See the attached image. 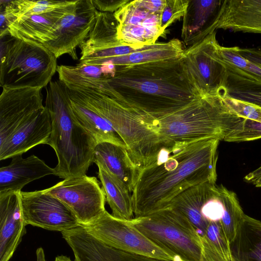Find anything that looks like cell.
<instances>
[{
    "label": "cell",
    "mask_w": 261,
    "mask_h": 261,
    "mask_svg": "<svg viewBox=\"0 0 261 261\" xmlns=\"http://www.w3.org/2000/svg\"><path fill=\"white\" fill-rule=\"evenodd\" d=\"M220 140L196 141L170 152L142 169L132 198L135 218L166 208L186 190L195 185L217 180L218 147Z\"/></svg>",
    "instance_id": "obj_1"
},
{
    "label": "cell",
    "mask_w": 261,
    "mask_h": 261,
    "mask_svg": "<svg viewBox=\"0 0 261 261\" xmlns=\"http://www.w3.org/2000/svg\"><path fill=\"white\" fill-rule=\"evenodd\" d=\"M181 56L116 66L109 83L132 105L159 119L200 96L186 75Z\"/></svg>",
    "instance_id": "obj_2"
},
{
    "label": "cell",
    "mask_w": 261,
    "mask_h": 261,
    "mask_svg": "<svg viewBox=\"0 0 261 261\" xmlns=\"http://www.w3.org/2000/svg\"><path fill=\"white\" fill-rule=\"evenodd\" d=\"M73 91L117 132L141 170L155 162L163 150H173L152 128L155 119L129 103L108 82L96 88L77 86Z\"/></svg>",
    "instance_id": "obj_3"
},
{
    "label": "cell",
    "mask_w": 261,
    "mask_h": 261,
    "mask_svg": "<svg viewBox=\"0 0 261 261\" xmlns=\"http://www.w3.org/2000/svg\"><path fill=\"white\" fill-rule=\"evenodd\" d=\"M45 107L51 121L47 144L58 159L55 175L65 179L86 174L93 163L97 143L75 118L68 88L60 80L51 81L48 85Z\"/></svg>",
    "instance_id": "obj_4"
},
{
    "label": "cell",
    "mask_w": 261,
    "mask_h": 261,
    "mask_svg": "<svg viewBox=\"0 0 261 261\" xmlns=\"http://www.w3.org/2000/svg\"><path fill=\"white\" fill-rule=\"evenodd\" d=\"M244 118L220 95L200 96L168 116L155 119L152 127L169 146H182L207 139L224 140Z\"/></svg>",
    "instance_id": "obj_5"
},
{
    "label": "cell",
    "mask_w": 261,
    "mask_h": 261,
    "mask_svg": "<svg viewBox=\"0 0 261 261\" xmlns=\"http://www.w3.org/2000/svg\"><path fill=\"white\" fill-rule=\"evenodd\" d=\"M1 39L0 86L43 88L57 71V58L42 44L9 35Z\"/></svg>",
    "instance_id": "obj_6"
},
{
    "label": "cell",
    "mask_w": 261,
    "mask_h": 261,
    "mask_svg": "<svg viewBox=\"0 0 261 261\" xmlns=\"http://www.w3.org/2000/svg\"><path fill=\"white\" fill-rule=\"evenodd\" d=\"M156 246L182 261H202L199 236L178 212L167 207L127 221Z\"/></svg>",
    "instance_id": "obj_7"
},
{
    "label": "cell",
    "mask_w": 261,
    "mask_h": 261,
    "mask_svg": "<svg viewBox=\"0 0 261 261\" xmlns=\"http://www.w3.org/2000/svg\"><path fill=\"white\" fill-rule=\"evenodd\" d=\"M216 31L185 49L181 62L186 75L200 96L226 95L228 73L219 53Z\"/></svg>",
    "instance_id": "obj_8"
},
{
    "label": "cell",
    "mask_w": 261,
    "mask_h": 261,
    "mask_svg": "<svg viewBox=\"0 0 261 261\" xmlns=\"http://www.w3.org/2000/svg\"><path fill=\"white\" fill-rule=\"evenodd\" d=\"M165 3L166 0L129 1L114 12L119 42L136 48L155 43L164 33L161 18Z\"/></svg>",
    "instance_id": "obj_9"
},
{
    "label": "cell",
    "mask_w": 261,
    "mask_h": 261,
    "mask_svg": "<svg viewBox=\"0 0 261 261\" xmlns=\"http://www.w3.org/2000/svg\"><path fill=\"white\" fill-rule=\"evenodd\" d=\"M44 190L66 205L81 226L93 221L106 211V195L95 177L84 174L69 177Z\"/></svg>",
    "instance_id": "obj_10"
},
{
    "label": "cell",
    "mask_w": 261,
    "mask_h": 261,
    "mask_svg": "<svg viewBox=\"0 0 261 261\" xmlns=\"http://www.w3.org/2000/svg\"><path fill=\"white\" fill-rule=\"evenodd\" d=\"M89 232L114 247L159 259L174 260L127 221L117 219L106 210L98 218L83 226Z\"/></svg>",
    "instance_id": "obj_11"
},
{
    "label": "cell",
    "mask_w": 261,
    "mask_h": 261,
    "mask_svg": "<svg viewBox=\"0 0 261 261\" xmlns=\"http://www.w3.org/2000/svg\"><path fill=\"white\" fill-rule=\"evenodd\" d=\"M20 197L26 225L61 232L81 226L68 207L44 189L21 191Z\"/></svg>",
    "instance_id": "obj_12"
},
{
    "label": "cell",
    "mask_w": 261,
    "mask_h": 261,
    "mask_svg": "<svg viewBox=\"0 0 261 261\" xmlns=\"http://www.w3.org/2000/svg\"><path fill=\"white\" fill-rule=\"evenodd\" d=\"M98 12L92 0H79L75 8L61 19L50 40L43 45L57 58L68 54L77 59L76 47L88 36Z\"/></svg>",
    "instance_id": "obj_13"
},
{
    "label": "cell",
    "mask_w": 261,
    "mask_h": 261,
    "mask_svg": "<svg viewBox=\"0 0 261 261\" xmlns=\"http://www.w3.org/2000/svg\"><path fill=\"white\" fill-rule=\"evenodd\" d=\"M61 233L73 252L74 261H172L114 247L96 238L83 226ZM173 261L179 260L176 258Z\"/></svg>",
    "instance_id": "obj_14"
},
{
    "label": "cell",
    "mask_w": 261,
    "mask_h": 261,
    "mask_svg": "<svg viewBox=\"0 0 261 261\" xmlns=\"http://www.w3.org/2000/svg\"><path fill=\"white\" fill-rule=\"evenodd\" d=\"M42 88H3L0 96V145L33 112L44 107Z\"/></svg>",
    "instance_id": "obj_15"
},
{
    "label": "cell",
    "mask_w": 261,
    "mask_h": 261,
    "mask_svg": "<svg viewBox=\"0 0 261 261\" xmlns=\"http://www.w3.org/2000/svg\"><path fill=\"white\" fill-rule=\"evenodd\" d=\"M51 132L50 116L44 106L29 115L0 145V160L22 155L37 145L47 144Z\"/></svg>",
    "instance_id": "obj_16"
},
{
    "label": "cell",
    "mask_w": 261,
    "mask_h": 261,
    "mask_svg": "<svg viewBox=\"0 0 261 261\" xmlns=\"http://www.w3.org/2000/svg\"><path fill=\"white\" fill-rule=\"evenodd\" d=\"M20 193H0V261L10 260L26 233Z\"/></svg>",
    "instance_id": "obj_17"
},
{
    "label": "cell",
    "mask_w": 261,
    "mask_h": 261,
    "mask_svg": "<svg viewBox=\"0 0 261 261\" xmlns=\"http://www.w3.org/2000/svg\"><path fill=\"white\" fill-rule=\"evenodd\" d=\"M214 28L261 34V0H224L215 16Z\"/></svg>",
    "instance_id": "obj_18"
},
{
    "label": "cell",
    "mask_w": 261,
    "mask_h": 261,
    "mask_svg": "<svg viewBox=\"0 0 261 261\" xmlns=\"http://www.w3.org/2000/svg\"><path fill=\"white\" fill-rule=\"evenodd\" d=\"M78 1L44 13L19 18L9 26L8 35L43 45L50 40L61 19L75 8Z\"/></svg>",
    "instance_id": "obj_19"
},
{
    "label": "cell",
    "mask_w": 261,
    "mask_h": 261,
    "mask_svg": "<svg viewBox=\"0 0 261 261\" xmlns=\"http://www.w3.org/2000/svg\"><path fill=\"white\" fill-rule=\"evenodd\" d=\"M93 163L101 165L133 192L141 170L134 163L125 147L109 142L98 143L94 148Z\"/></svg>",
    "instance_id": "obj_20"
},
{
    "label": "cell",
    "mask_w": 261,
    "mask_h": 261,
    "mask_svg": "<svg viewBox=\"0 0 261 261\" xmlns=\"http://www.w3.org/2000/svg\"><path fill=\"white\" fill-rule=\"evenodd\" d=\"M55 173L54 168L35 155L15 156L9 165L0 168V193L21 192L29 182Z\"/></svg>",
    "instance_id": "obj_21"
},
{
    "label": "cell",
    "mask_w": 261,
    "mask_h": 261,
    "mask_svg": "<svg viewBox=\"0 0 261 261\" xmlns=\"http://www.w3.org/2000/svg\"><path fill=\"white\" fill-rule=\"evenodd\" d=\"M220 0H189L183 17L181 38L190 46L215 31L213 25Z\"/></svg>",
    "instance_id": "obj_22"
},
{
    "label": "cell",
    "mask_w": 261,
    "mask_h": 261,
    "mask_svg": "<svg viewBox=\"0 0 261 261\" xmlns=\"http://www.w3.org/2000/svg\"><path fill=\"white\" fill-rule=\"evenodd\" d=\"M218 192L215 183H201L183 191L176 196L167 207L184 216L191 224L201 239L204 234L210 222L201 214L203 205ZM166 207V208H167Z\"/></svg>",
    "instance_id": "obj_23"
},
{
    "label": "cell",
    "mask_w": 261,
    "mask_h": 261,
    "mask_svg": "<svg viewBox=\"0 0 261 261\" xmlns=\"http://www.w3.org/2000/svg\"><path fill=\"white\" fill-rule=\"evenodd\" d=\"M185 49L181 41L172 39L167 42L155 43L145 46L128 55L110 58L80 61L79 63L100 65L109 62L115 66H128L181 57Z\"/></svg>",
    "instance_id": "obj_24"
},
{
    "label": "cell",
    "mask_w": 261,
    "mask_h": 261,
    "mask_svg": "<svg viewBox=\"0 0 261 261\" xmlns=\"http://www.w3.org/2000/svg\"><path fill=\"white\" fill-rule=\"evenodd\" d=\"M68 90L75 118L92 136L97 144L109 142L126 147L117 132L104 118L75 93L69 89Z\"/></svg>",
    "instance_id": "obj_25"
},
{
    "label": "cell",
    "mask_w": 261,
    "mask_h": 261,
    "mask_svg": "<svg viewBox=\"0 0 261 261\" xmlns=\"http://www.w3.org/2000/svg\"><path fill=\"white\" fill-rule=\"evenodd\" d=\"M230 248L233 261H261V221L245 214Z\"/></svg>",
    "instance_id": "obj_26"
},
{
    "label": "cell",
    "mask_w": 261,
    "mask_h": 261,
    "mask_svg": "<svg viewBox=\"0 0 261 261\" xmlns=\"http://www.w3.org/2000/svg\"><path fill=\"white\" fill-rule=\"evenodd\" d=\"M117 27L113 13L98 11L93 28L79 46L80 59L93 52L121 44L117 38Z\"/></svg>",
    "instance_id": "obj_27"
},
{
    "label": "cell",
    "mask_w": 261,
    "mask_h": 261,
    "mask_svg": "<svg viewBox=\"0 0 261 261\" xmlns=\"http://www.w3.org/2000/svg\"><path fill=\"white\" fill-rule=\"evenodd\" d=\"M96 164L98 168V176L113 216L125 221L134 218L132 195L128 190L101 165Z\"/></svg>",
    "instance_id": "obj_28"
},
{
    "label": "cell",
    "mask_w": 261,
    "mask_h": 261,
    "mask_svg": "<svg viewBox=\"0 0 261 261\" xmlns=\"http://www.w3.org/2000/svg\"><path fill=\"white\" fill-rule=\"evenodd\" d=\"M200 240L202 261H233L230 242L220 221L210 222Z\"/></svg>",
    "instance_id": "obj_29"
},
{
    "label": "cell",
    "mask_w": 261,
    "mask_h": 261,
    "mask_svg": "<svg viewBox=\"0 0 261 261\" xmlns=\"http://www.w3.org/2000/svg\"><path fill=\"white\" fill-rule=\"evenodd\" d=\"M219 55L228 72L261 83V67L242 57L238 46L218 47Z\"/></svg>",
    "instance_id": "obj_30"
},
{
    "label": "cell",
    "mask_w": 261,
    "mask_h": 261,
    "mask_svg": "<svg viewBox=\"0 0 261 261\" xmlns=\"http://www.w3.org/2000/svg\"><path fill=\"white\" fill-rule=\"evenodd\" d=\"M219 197L224 207V215L220 221L230 242L235 237L240 222L245 213L236 194L221 185L218 186Z\"/></svg>",
    "instance_id": "obj_31"
},
{
    "label": "cell",
    "mask_w": 261,
    "mask_h": 261,
    "mask_svg": "<svg viewBox=\"0 0 261 261\" xmlns=\"http://www.w3.org/2000/svg\"><path fill=\"white\" fill-rule=\"evenodd\" d=\"M228 73L226 95L261 107V83Z\"/></svg>",
    "instance_id": "obj_32"
},
{
    "label": "cell",
    "mask_w": 261,
    "mask_h": 261,
    "mask_svg": "<svg viewBox=\"0 0 261 261\" xmlns=\"http://www.w3.org/2000/svg\"><path fill=\"white\" fill-rule=\"evenodd\" d=\"M261 139V123L244 119L240 125L229 133L224 141L240 142Z\"/></svg>",
    "instance_id": "obj_33"
},
{
    "label": "cell",
    "mask_w": 261,
    "mask_h": 261,
    "mask_svg": "<svg viewBox=\"0 0 261 261\" xmlns=\"http://www.w3.org/2000/svg\"><path fill=\"white\" fill-rule=\"evenodd\" d=\"M223 100L240 117L261 123V107L253 103L226 95Z\"/></svg>",
    "instance_id": "obj_34"
},
{
    "label": "cell",
    "mask_w": 261,
    "mask_h": 261,
    "mask_svg": "<svg viewBox=\"0 0 261 261\" xmlns=\"http://www.w3.org/2000/svg\"><path fill=\"white\" fill-rule=\"evenodd\" d=\"M189 1L166 0L161 18V27L164 33L175 20L184 17Z\"/></svg>",
    "instance_id": "obj_35"
},
{
    "label": "cell",
    "mask_w": 261,
    "mask_h": 261,
    "mask_svg": "<svg viewBox=\"0 0 261 261\" xmlns=\"http://www.w3.org/2000/svg\"><path fill=\"white\" fill-rule=\"evenodd\" d=\"M201 214L208 222L221 221L224 215V207L219 197V189L218 193L203 205Z\"/></svg>",
    "instance_id": "obj_36"
},
{
    "label": "cell",
    "mask_w": 261,
    "mask_h": 261,
    "mask_svg": "<svg viewBox=\"0 0 261 261\" xmlns=\"http://www.w3.org/2000/svg\"><path fill=\"white\" fill-rule=\"evenodd\" d=\"M129 1V0H92L94 6L98 11L111 13L115 12Z\"/></svg>",
    "instance_id": "obj_37"
},
{
    "label": "cell",
    "mask_w": 261,
    "mask_h": 261,
    "mask_svg": "<svg viewBox=\"0 0 261 261\" xmlns=\"http://www.w3.org/2000/svg\"><path fill=\"white\" fill-rule=\"evenodd\" d=\"M238 49L242 57L261 67V48L238 47Z\"/></svg>",
    "instance_id": "obj_38"
},
{
    "label": "cell",
    "mask_w": 261,
    "mask_h": 261,
    "mask_svg": "<svg viewBox=\"0 0 261 261\" xmlns=\"http://www.w3.org/2000/svg\"><path fill=\"white\" fill-rule=\"evenodd\" d=\"M244 180L257 188L261 187V165L248 173L244 177Z\"/></svg>",
    "instance_id": "obj_39"
},
{
    "label": "cell",
    "mask_w": 261,
    "mask_h": 261,
    "mask_svg": "<svg viewBox=\"0 0 261 261\" xmlns=\"http://www.w3.org/2000/svg\"><path fill=\"white\" fill-rule=\"evenodd\" d=\"M36 254V261H46L44 252L42 247L37 249Z\"/></svg>",
    "instance_id": "obj_40"
},
{
    "label": "cell",
    "mask_w": 261,
    "mask_h": 261,
    "mask_svg": "<svg viewBox=\"0 0 261 261\" xmlns=\"http://www.w3.org/2000/svg\"><path fill=\"white\" fill-rule=\"evenodd\" d=\"M54 261H72L69 257L64 256L60 255L56 257Z\"/></svg>",
    "instance_id": "obj_41"
}]
</instances>
